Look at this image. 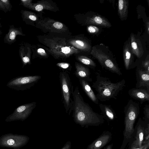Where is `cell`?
Masks as SVG:
<instances>
[{
    "mask_svg": "<svg viewBox=\"0 0 149 149\" xmlns=\"http://www.w3.org/2000/svg\"><path fill=\"white\" fill-rule=\"evenodd\" d=\"M72 117L75 122L82 126H98L104 121L103 116L94 112L84 102L78 86L72 91Z\"/></svg>",
    "mask_w": 149,
    "mask_h": 149,
    "instance_id": "cell-1",
    "label": "cell"
},
{
    "mask_svg": "<svg viewBox=\"0 0 149 149\" xmlns=\"http://www.w3.org/2000/svg\"><path fill=\"white\" fill-rule=\"evenodd\" d=\"M96 78V81L93 83L92 86L97 91L96 95L97 99L102 102L112 98L116 99L126 83L124 79L116 83L112 82L109 78L101 76L97 72Z\"/></svg>",
    "mask_w": 149,
    "mask_h": 149,
    "instance_id": "cell-2",
    "label": "cell"
},
{
    "mask_svg": "<svg viewBox=\"0 0 149 149\" xmlns=\"http://www.w3.org/2000/svg\"><path fill=\"white\" fill-rule=\"evenodd\" d=\"M59 79L63 103L66 113L70 115L72 110L73 86L72 85L70 77L68 72H60Z\"/></svg>",
    "mask_w": 149,
    "mask_h": 149,
    "instance_id": "cell-3",
    "label": "cell"
},
{
    "mask_svg": "<svg viewBox=\"0 0 149 149\" xmlns=\"http://www.w3.org/2000/svg\"><path fill=\"white\" fill-rule=\"evenodd\" d=\"M138 103L130 100L124 109L125 129L124 135L127 139L130 138L134 133V123L140 111Z\"/></svg>",
    "mask_w": 149,
    "mask_h": 149,
    "instance_id": "cell-4",
    "label": "cell"
},
{
    "mask_svg": "<svg viewBox=\"0 0 149 149\" xmlns=\"http://www.w3.org/2000/svg\"><path fill=\"white\" fill-rule=\"evenodd\" d=\"M91 54L103 67L119 75H122L120 69L114 59L102 48L94 46L93 47Z\"/></svg>",
    "mask_w": 149,
    "mask_h": 149,
    "instance_id": "cell-5",
    "label": "cell"
},
{
    "mask_svg": "<svg viewBox=\"0 0 149 149\" xmlns=\"http://www.w3.org/2000/svg\"><path fill=\"white\" fill-rule=\"evenodd\" d=\"M29 139L25 135L9 133L0 136V147L19 149L26 145Z\"/></svg>",
    "mask_w": 149,
    "mask_h": 149,
    "instance_id": "cell-6",
    "label": "cell"
},
{
    "mask_svg": "<svg viewBox=\"0 0 149 149\" xmlns=\"http://www.w3.org/2000/svg\"><path fill=\"white\" fill-rule=\"evenodd\" d=\"M41 78V77L39 75L18 77L9 81L6 86L15 90H25L33 86Z\"/></svg>",
    "mask_w": 149,
    "mask_h": 149,
    "instance_id": "cell-7",
    "label": "cell"
},
{
    "mask_svg": "<svg viewBox=\"0 0 149 149\" xmlns=\"http://www.w3.org/2000/svg\"><path fill=\"white\" fill-rule=\"evenodd\" d=\"M36 106V103L35 102L20 106L6 117L5 121L7 122L17 120L23 121L30 115Z\"/></svg>",
    "mask_w": 149,
    "mask_h": 149,
    "instance_id": "cell-8",
    "label": "cell"
},
{
    "mask_svg": "<svg viewBox=\"0 0 149 149\" xmlns=\"http://www.w3.org/2000/svg\"><path fill=\"white\" fill-rule=\"evenodd\" d=\"M135 73L136 88L145 89L149 91V73L138 66Z\"/></svg>",
    "mask_w": 149,
    "mask_h": 149,
    "instance_id": "cell-9",
    "label": "cell"
},
{
    "mask_svg": "<svg viewBox=\"0 0 149 149\" xmlns=\"http://www.w3.org/2000/svg\"><path fill=\"white\" fill-rule=\"evenodd\" d=\"M133 54L130 43L126 42L123 49V56L125 67L127 70L133 69L137 66L136 64L134 62Z\"/></svg>",
    "mask_w": 149,
    "mask_h": 149,
    "instance_id": "cell-10",
    "label": "cell"
},
{
    "mask_svg": "<svg viewBox=\"0 0 149 149\" xmlns=\"http://www.w3.org/2000/svg\"><path fill=\"white\" fill-rule=\"evenodd\" d=\"M128 93L131 97L140 102L141 104L149 101V91L146 89L133 88L129 90Z\"/></svg>",
    "mask_w": 149,
    "mask_h": 149,
    "instance_id": "cell-11",
    "label": "cell"
},
{
    "mask_svg": "<svg viewBox=\"0 0 149 149\" xmlns=\"http://www.w3.org/2000/svg\"><path fill=\"white\" fill-rule=\"evenodd\" d=\"M18 35H25L23 33L21 28L15 27L13 25H10L8 33L4 37V42L9 45L13 43L16 41Z\"/></svg>",
    "mask_w": 149,
    "mask_h": 149,
    "instance_id": "cell-12",
    "label": "cell"
},
{
    "mask_svg": "<svg viewBox=\"0 0 149 149\" xmlns=\"http://www.w3.org/2000/svg\"><path fill=\"white\" fill-rule=\"evenodd\" d=\"M130 46L132 52L138 58H141L143 55L144 51L140 40L132 33L130 36Z\"/></svg>",
    "mask_w": 149,
    "mask_h": 149,
    "instance_id": "cell-13",
    "label": "cell"
},
{
    "mask_svg": "<svg viewBox=\"0 0 149 149\" xmlns=\"http://www.w3.org/2000/svg\"><path fill=\"white\" fill-rule=\"evenodd\" d=\"M111 139V134H103L89 145L86 149H101L109 142Z\"/></svg>",
    "mask_w": 149,
    "mask_h": 149,
    "instance_id": "cell-14",
    "label": "cell"
},
{
    "mask_svg": "<svg viewBox=\"0 0 149 149\" xmlns=\"http://www.w3.org/2000/svg\"><path fill=\"white\" fill-rule=\"evenodd\" d=\"M74 74L79 79H84L88 82L92 81L89 69L80 64L76 65Z\"/></svg>",
    "mask_w": 149,
    "mask_h": 149,
    "instance_id": "cell-15",
    "label": "cell"
},
{
    "mask_svg": "<svg viewBox=\"0 0 149 149\" xmlns=\"http://www.w3.org/2000/svg\"><path fill=\"white\" fill-rule=\"evenodd\" d=\"M83 91L89 99L95 104H98L99 100L94 93L88 82L83 79H79Z\"/></svg>",
    "mask_w": 149,
    "mask_h": 149,
    "instance_id": "cell-16",
    "label": "cell"
},
{
    "mask_svg": "<svg viewBox=\"0 0 149 149\" xmlns=\"http://www.w3.org/2000/svg\"><path fill=\"white\" fill-rule=\"evenodd\" d=\"M144 130L141 125L139 124L137 127L136 140L132 143L131 149L139 148L142 146L144 137Z\"/></svg>",
    "mask_w": 149,
    "mask_h": 149,
    "instance_id": "cell-17",
    "label": "cell"
},
{
    "mask_svg": "<svg viewBox=\"0 0 149 149\" xmlns=\"http://www.w3.org/2000/svg\"><path fill=\"white\" fill-rule=\"evenodd\" d=\"M129 2L128 0H119L118 2V14L122 20L127 18L128 13Z\"/></svg>",
    "mask_w": 149,
    "mask_h": 149,
    "instance_id": "cell-18",
    "label": "cell"
},
{
    "mask_svg": "<svg viewBox=\"0 0 149 149\" xmlns=\"http://www.w3.org/2000/svg\"><path fill=\"white\" fill-rule=\"evenodd\" d=\"M99 106L102 114L101 115L103 118L105 117L110 120L115 118L116 116L115 113L110 106L100 104Z\"/></svg>",
    "mask_w": 149,
    "mask_h": 149,
    "instance_id": "cell-19",
    "label": "cell"
},
{
    "mask_svg": "<svg viewBox=\"0 0 149 149\" xmlns=\"http://www.w3.org/2000/svg\"><path fill=\"white\" fill-rule=\"evenodd\" d=\"M89 22L92 24L104 27L109 28L111 26L107 19L100 15H94L90 19Z\"/></svg>",
    "mask_w": 149,
    "mask_h": 149,
    "instance_id": "cell-20",
    "label": "cell"
},
{
    "mask_svg": "<svg viewBox=\"0 0 149 149\" xmlns=\"http://www.w3.org/2000/svg\"><path fill=\"white\" fill-rule=\"evenodd\" d=\"M12 6L8 0H0V9L6 13L10 11Z\"/></svg>",
    "mask_w": 149,
    "mask_h": 149,
    "instance_id": "cell-21",
    "label": "cell"
},
{
    "mask_svg": "<svg viewBox=\"0 0 149 149\" xmlns=\"http://www.w3.org/2000/svg\"><path fill=\"white\" fill-rule=\"evenodd\" d=\"M79 61L82 63L90 67L95 68L96 66L95 63L91 59L86 57H81L79 59Z\"/></svg>",
    "mask_w": 149,
    "mask_h": 149,
    "instance_id": "cell-22",
    "label": "cell"
},
{
    "mask_svg": "<svg viewBox=\"0 0 149 149\" xmlns=\"http://www.w3.org/2000/svg\"><path fill=\"white\" fill-rule=\"evenodd\" d=\"M145 70L149 73V60L148 58H146L142 61L140 65L137 66Z\"/></svg>",
    "mask_w": 149,
    "mask_h": 149,
    "instance_id": "cell-23",
    "label": "cell"
},
{
    "mask_svg": "<svg viewBox=\"0 0 149 149\" xmlns=\"http://www.w3.org/2000/svg\"><path fill=\"white\" fill-rule=\"evenodd\" d=\"M88 30L90 33L95 34L99 31V29L97 27L94 26H88Z\"/></svg>",
    "mask_w": 149,
    "mask_h": 149,
    "instance_id": "cell-24",
    "label": "cell"
},
{
    "mask_svg": "<svg viewBox=\"0 0 149 149\" xmlns=\"http://www.w3.org/2000/svg\"><path fill=\"white\" fill-rule=\"evenodd\" d=\"M143 113L146 119L149 120V105L146 104L143 108Z\"/></svg>",
    "mask_w": 149,
    "mask_h": 149,
    "instance_id": "cell-25",
    "label": "cell"
},
{
    "mask_svg": "<svg viewBox=\"0 0 149 149\" xmlns=\"http://www.w3.org/2000/svg\"><path fill=\"white\" fill-rule=\"evenodd\" d=\"M57 65L63 69L69 70L70 65L69 64L66 63H59L57 64Z\"/></svg>",
    "mask_w": 149,
    "mask_h": 149,
    "instance_id": "cell-26",
    "label": "cell"
},
{
    "mask_svg": "<svg viewBox=\"0 0 149 149\" xmlns=\"http://www.w3.org/2000/svg\"><path fill=\"white\" fill-rule=\"evenodd\" d=\"M144 136L145 138V141L149 140V123L147 124V126L144 130Z\"/></svg>",
    "mask_w": 149,
    "mask_h": 149,
    "instance_id": "cell-27",
    "label": "cell"
},
{
    "mask_svg": "<svg viewBox=\"0 0 149 149\" xmlns=\"http://www.w3.org/2000/svg\"><path fill=\"white\" fill-rule=\"evenodd\" d=\"M143 144L140 148H135L134 149H148L149 147V140L147 141H145L143 142Z\"/></svg>",
    "mask_w": 149,
    "mask_h": 149,
    "instance_id": "cell-28",
    "label": "cell"
},
{
    "mask_svg": "<svg viewBox=\"0 0 149 149\" xmlns=\"http://www.w3.org/2000/svg\"><path fill=\"white\" fill-rule=\"evenodd\" d=\"M54 26L56 28L58 29H61L63 27V25L62 23L56 22L53 24Z\"/></svg>",
    "mask_w": 149,
    "mask_h": 149,
    "instance_id": "cell-29",
    "label": "cell"
},
{
    "mask_svg": "<svg viewBox=\"0 0 149 149\" xmlns=\"http://www.w3.org/2000/svg\"><path fill=\"white\" fill-rule=\"evenodd\" d=\"M71 146V142L70 141H68L61 149H70Z\"/></svg>",
    "mask_w": 149,
    "mask_h": 149,
    "instance_id": "cell-30",
    "label": "cell"
},
{
    "mask_svg": "<svg viewBox=\"0 0 149 149\" xmlns=\"http://www.w3.org/2000/svg\"><path fill=\"white\" fill-rule=\"evenodd\" d=\"M62 52L65 54H68L70 52V48L68 47H63L62 49Z\"/></svg>",
    "mask_w": 149,
    "mask_h": 149,
    "instance_id": "cell-31",
    "label": "cell"
},
{
    "mask_svg": "<svg viewBox=\"0 0 149 149\" xmlns=\"http://www.w3.org/2000/svg\"><path fill=\"white\" fill-rule=\"evenodd\" d=\"M76 42L81 47L83 48H86V44H85L83 42L79 40H77L76 41Z\"/></svg>",
    "mask_w": 149,
    "mask_h": 149,
    "instance_id": "cell-32",
    "label": "cell"
},
{
    "mask_svg": "<svg viewBox=\"0 0 149 149\" xmlns=\"http://www.w3.org/2000/svg\"><path fill=\"white\" fill-rule=\"evenodd\" d=\"M35 8L36 10L37 11H40L43 9V6L39 4L36 6Z\"/></svg>",
    "mask_w": 149,
    "mask_h": 149,
    "instance_id": "cell-33",
    "label": "cell"
},
{
    "mask_svg": "<svg viewBox=\"0 0 149 149\" xmlns=\"http://www.w3.org/2000/svg\"><path fill=\"white\" fill-rule=\"evenodd\" d=\"M28 17L30 19L33 21H35L37 19L36 17L33 15H29Z\"/></svg>",
    "mask_w": 149,
    "mask_h": 149,
    "instance_id": "cell-34",
    "label": "cell"
},
{
    "mask_svg": "<svg viewBox=\"0 0 149 149\" xmlns=\"http://www.w3.org/2000/svg\"><path fill=\"white\" fill-rule=\"evenodd\" d=\"M38 52L40 53L43 54L45 53L44 50L42 48H39L38 50Z\"/></svg>",
    "mask_w": 149,
    "mask_h": 149,
    "instance_id": "cell-35",
    "label": "cell"
},
{
    "mask_svg": "<svg viewBox=\"0 0 149 149\" xmlns=\"http://www.w3.org/2000/svg\"><path fill=\"white\" fill-rule=\"evenodd\" d=\"M112 144L109 145L107 146L105 149H112Z\"/></svg>",
    "mask_w": 149,
    "mask_h": 149,
    "instance_id": "cell-36",
    "label": "cell"
},
{
    "mask_svg": "<svg viewBox=\"0 0 149 149\" xmlns=\"http://www.w3.org/2000/svg\"><path fill=\"white\" fill-rule=\"evenodd\" d=\"M149 22H147V32H148V34H149Z\"/></svg>",
    "mask_w": 149,
    "mask_h": 149,
    "instance_id": "cell-37",
    "label": "cell"
},
{
    "mask_svg": "<svg viewBox=\"0 0 149 149\" xmlns=\"http://www.w3.org/2000/svg\"><path fill=\"white\" fill-rule=\"evenodd\" d=\"M2 33V31L0 30V38L1 37V35Z\"/></svg>",
    "mask_w": 149,
    "mask_h": 149,
    "instance_id": "cell-38",
    "label": "cell"
},
{
    "mask_svg": "<svg viewBox=\"0 0 149 149\" xmlns=\"http://www.w3.org/2000/svg\"><path fill=\"white\" fill-rule=\"evenodd\" d=\"M2 27V26L1 23H0V27L1 28Z\"/></svg>",
    "mask_w": 149,
    "mask_h": 149,
    "instance_id": "cell-39",
    "label": "cell"
}]
</instances>
